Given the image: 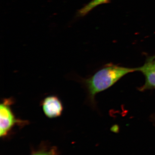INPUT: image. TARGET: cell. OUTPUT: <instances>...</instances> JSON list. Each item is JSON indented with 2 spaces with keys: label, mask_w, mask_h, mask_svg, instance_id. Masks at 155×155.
<instances>
[{
  "label": "cell",
  "mask_w": 155,
  "mask_h": 155,
  "mask_svg": "<svg viewBox=\"0 0 155 155\" xmlns=\"http://www.w3.org/2000/svg\"><path fill=\"white\" fill-rule=\"evenodd\" d=\"M139 71V68H128L110 64L89 78L84 79L83 82L87 90L91 102L94 104L95 97L97 94L111 87L125 75Z\"/></svg>",
  "instance_id": "obj_1"
},
{
  "label": "cell",
  "mask_w": 155,
  "mask_h": 155,
  "mask_svg": "<svg viewBox=\"0 0 155 155\" xmlns=\"http://www.w3.org/2000/svg\"><path fill=\"white\" fill-rule=\"evenodd\" d=\"M14 98H6L2 100L0 105V136L2 138L7 136L16 126L23 127L28 125L27 120L17 118L12 110Z\"/></svg>",
  "instance_id": "obj_2"
},
{
  "label": "cell",
  "mask_w": 155,
  "mask_h": 155,
  "mask_svg": "<svg viewBox=\"0 0 155 155\" xmlns=\"http://www.w3.org/2000/svg\"><path fill=\"white\" fill-rule=\"evenodd\" d=\"M41 106L45 116L49 119L60 117L64 110L63 103L56 95H52L45 97L42 100Z\"/></svg>",
  "instance_id": "obj_3"
},
{
  "label": "cell",
  "mask_w": 155,
  "mask_h": 155,
  "mask_svg": "<svg viewBox=\"0 0 155 155\" xmlns=\"http://www.w3.org/2000/svg\"><path fill=\"white\" fill-rule=\"evenodd\" d=\"M139 68V71L142 72L145 78L144 84L140 88V90L142 91L155 88V68L146 63Z\"/></svg>",
  "instance_id": "obj_4"
},
{
  "label": "cell",
  "mask_w": 155,
  "mask_h": 155,
  "mask_svg": "<svg viewBox=\"0 0 155 155\" xmlns=\"http://www.w3.org/2000/svg\"><path fill=\"white\" fill-rule=\"evenodd\" d=\"M110 1V0H92L91 2L78 11V15L79 17L85 16L97 6L107 3Z\"/></svg>",
  "instance_id": "obj_5"
},
{
  "label": "cell",
  "mask_w": 155,
  "mask_h": 155,
  "mask_svg": "<svg viewBox=\"0 0 155 155\" xmlns=\"http://www.w3.org/2000/svg\"><path fill=\"white\" fill-rule=\"evenodd\" d=\"M31 155H58L55 148L51 149L49 150H41L36 152Z\"/></svg>",
  "instance_id": "obj_6"
},
{
  "label": "cell",
  "mask_w": 155,
  "mask_h": 155,
  "mask_svg": "<svg viewBox=\"0 0 155 155\" xmlns=\"http://www.w3.org/2000/svg\"><path fill=\"white\" fill-rule=\"evenodd\" d=\"M146 63L155 68V57H152L149 59L146 62Z\"/></svg>",
  "instance_id": "obj_7"
}]
</instances>
